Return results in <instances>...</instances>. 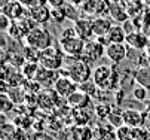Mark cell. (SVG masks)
Segmentation results:
<instances>
[{"mask_svg":"<svg viewBox=\"0 0 150 140\" xmlns=\"http://www.w3.org/2000/svg\"><path fill=\"white\" fill-rule=\"evenodd\" d=\"M58 43H59V48L64 54L69 57H73V58H80L83 54L85 45H86V42L77 36L74 27L64 30Z\"/></svg>","mask_w":150,"mask_h":140,"instance_id":"obj_1","label":"cell"},{"mask_svg":"<svg viewBox=\"0 0 150 140\" xmlns=\"http://www.w3.org/2000/svg\"><path fill=\"white\" fill-rule=\"evenodd\" d=\"M28 12L27 8H24L21 3H18L16 0H13V2H11L9 5H6L5 8H2V14H5L8 18H11L12 21H18V19H21L23 16H25Z\"/></svg>","mask_w":150,"mask_h":140,"instance_id":"obj_15","label":"cell"},{"mask_svg":"<svg viewBox=\"0 0 150 140\" xmlns=\"http://www.w3.org/2000/svg\"><path fill=\"white\" fill-rule=\"evenodd\" d=\"M48 2L49 0H34L36 5H46V6H48Z\"/></svg>","mask_w":150,"mask_h":140,"instance_id":"obj_39","label":"cell"},{"mask_svg":"<svg viewBox=\"0 0 150 140\" xmlns=\"http://www.w3.org/2000/svg\"><path fill=\"white\" fill-rule=\"evenodd\" d=\"M77 90H79V85L74 81H71L69 76H61V75H59L58 81L54 85V91L62 98H69Z\"/></svg>","mask_w":150,"mask_h":140,"instance_id":"obj_7","label":"cell"},{"mask_svg":"<svg viewBox=\"0 0 150 140\" xmlns=\"http://www.w3.org/2000/svg\"><path fill=\"white\" fill-rule=\"evenodd\" d=\"M28 140H52V139H51V136L46 134L45 131H36V133H33V134L28 137Z\"/></svg>","mask_w":150,"mask_h":140,"instance_id":"obj_34","label":"cell"},{"mask_svg":"<svg viewBox=\"0 0 150 140\" xmlns=\"http://www.w3.org/2000/svg\"><path fill=\"white\" fill-rule=\"evenodd\" d=\"M71 139L73 140H91L92 133L86 125H79L71 131Z\"/></svg>","mask_w":150,"mask_h":140,"instance_id":"obj_20","label":"cell"},{"mask_svg":"<svg viewBox=\"0 0 150 140\" xmlns=\"http://www.w3.org/2000/svg\"><path fill=\"white\" fill-rule=\"evenodd\" d=\"M123 122L131 128H138L143 125V115L135 109H125L123 110Z\"/></svg>","mask_w":150,"mask_h":140,"instance_id":"obj_17","label":"cell"},{"mask_svg":"<svg viewBox=\"0 0 150 140\" xmlns=\"http://www.w3.org/2000/svg\"><path fill=\"white\" fill-rule=\"evenodd\" d=\"M39 64L42 67H45V69L59 72L62 69V64H64V55L61 54V51L58 48L51 46V48H48V49L40 52Z\"/></svg>","mask_w":150,"mask_h":140,"instance_id":"obj_4","label":"cell"},{"mask_svg":"<svg viewBox=\"0 0 150 140\" xmlns=\"http://www.w3.org/2000/svg\"><path fill=\"white\" fill-rule=\"evenodd\" d=\"M13 109V102L12 98L6 94V92H2V113L6 115L8 112H11Z\"/></svg>","mask_w":150,"mask_h":140,"instance_id":"obj_29","label":"cell"},{"mask_svg":"<svg viewBox=\"0 0 150 140\" xmlns=\"http://www.w3.org/2000/svg\"><path fill=\"white\" fill-rule=\"evenodd\" d=\"M64 12H66L67 19H71V21H74V23L79 19V11H77V6H74V5L67 3L66 6H64Z\"/></svg>","mask_w":150,"mask_h":140,"instance_id":"obj_28","label":"cell"},{"mask_svg":"<svg viewBox=\"0 0 150 140\" xmlns=\"http://www.w3.org/2000/svg\"><path fill=\"white\" fill-rule=\"evenodd\" d=\"M11 24H12V19L8 18L5 14H0V30H2V31H8Z\"/></svg>","mask_w":150,"mask_h":140,"instance_id":"obj_33","label":"cell"},{"mask_svg":"<svg viewBox=\"0 0 150 140\" xmlns=\"http://www.w3.org/2000/svg\"><path fill=\"white\" fill-rule=\"evenodd\" d=\"M59 77V72H55V70H49V69H45V67H39L37 70V75L34 77V81L39 82L43 88H54L55 82L58 81Z\"/></svg>","mask_w":150,"mask_h":140,"instance_id":"obj_8","label":"cell"},{"mask_svg":"<svg viewBox=\"0 0 150 140\" xmlns=\"http://www.w3.org/2000/svg\"><path fill=\"white\" fill-rule=\"evenodd\" d=\"M79 90H80V91H83L85 94H88V95L92 98V97H95V95H97L98 87H97L92 81H88V82H85V84L79 85Z\"/></svg>","mask_w":150,"mask_h":140,"instance_id":"obj_27","label":"cell"},{"mask_svg":"<svg viewBox=\"0 0 150 140\" xmlns=\"http://www.w3.org/2000/svg\"><path fill=\"white\" fill-rule=\"evenodd\" d=\"M115 136L117 140H132L134 139V128L128 127V125H122V127L116 128Z\"/></svg>","mask_w":150,"mask_h":140,"instance_id":"obj_25","label":"cell"},{"mask_svg":"<svg viewBox=\"0 0 150 140\" xmlns=\"http://www.w3.org/2000/svg\"><path fill=\"white\" fill-rule=\"evenodd\" d=\"M112 27H113V23H112L110 18H107V16H95V18H92V31H94V36H97L98 39L100 37H105Z\"/></svg>","mask_w":150,"mask_h":140,"instance_id":"obj_12","label":"cell"},{"mask_svg":"<svg viewBox=\"0 0 150 140\" xmlns=\"http://www.w3.org/2000/svg\"><path fill=\"white\" fill-rule=\"evenodd\" d=\"M67 2H69L70 5H74V6H77V8H79L80 5L83 6L85 3H86V2H88V0H67Z\"/></svg>","mask_w":150,"mask_h":140,"instance_id":"obj_37","label":"cell"},{"mask_svg":"<svg viewBox=\"0 0 150 140\" xmlns=\"http://www.w3.org/2000/svg\"><path fill=\"white\" fill-rule=\"evenodd\" d=\"M109 15L115 19V21H117V23H125L126 19H128V14L125 12V9H123L122 6L119 8L117 3H112Z\"/></svg>","mask_w":150,"mask_h":140,"instance_id":"obj_21","label":"cell"},{"mask_svg":"<svg viewBox=\"0 0 150 140\" xmlns=\"http://www.w3.org/2000/svg\"><path fill=\"white\" fill-rule=\"evenodd\" d=\"M74 30L77 33V36L80 39H83L85 42H89V39L94 36L92 31V19H86V18H79L74 23Z\"/></svg>","mask_w":150,"mask_h":140,"instance_id":"obj_14","label":"cell"},{"mask_svg":"<svg viewBox=\"0 0 150 140\" xmlns=\"http://www.w3.org/2000/svg\"><path fill=\"white\" fill-rule=\"evenodd\" d=\"M134 81L140 87H144L146 90H150V67H147V66L140 67L134 73Z\"/></svg>","mask_w":150,"mask_h":140,"instance_id":"obj_19","label":"cell"},{"mask_svg":"<svg viewBox=\"0 0 150 140\" xmlns=\"http://www.w3.org/2000/svg\"><path fill=\"white\" fill-rule=\"evenodd\" d=\"M125 43H126L128 46L134 48V49H143V48L147 46L149 42H147V37H146L143 33H140V31H134V33H131V34H128V36H126Z\"/></svg>","mask_w":150,"mask_h":140,"instance_id":"obj_18","label":"cell"},{"mask_svg":"<svg viewBox=\"0 0 150 140\" xmlns=\"http://www.w3.org/2000/svg\"><path fill=\"white\" fill-rule=\"evenodd\" d=\"M28 15L37 23V26H43L51 19V8L46 5H33L28 8Z\"/></svg>","mask_w":150,"mask_h":140,"instance_id":"obj_11","label":"cell"},{"mask_svg":"<svg viewBox=\"0 0 150 140\" xmlns=\"http://www.w3.org/2000/svg\"><path fill=\"white\" fill-rule=\"evenodd\" d=\"M66 18H67V16H66V12H64V8L51 9V19H54L57 24H61Z\"/></svg>","mask_w":150,"mask_h":140,"instance_id":"obj_30","label":"cell"},{"mask_svg":"<svg viewBox=\"0 0 150 140\" xmlns=\"http://www.w3.org/2000/svg\"><path fill=\"white\" fill-rule=\"evenodd\" d=\"M128 45L126 43H110L105 48V55L113 64H119L126 58Z\"/></svg>","mask_w":150,"mask_h":140,"instance_id":"obj_10","label":"cell"},{"mask_svg":"<svg viewBox=\"0 0 150 140\" xmlns=\"http://www.w3.org/2000/svg\"><path fill=\"white\" fill-rule=\"evenodd\" d=\"M23 58H24V61L25 63H37L39 64V58H40V51L25 45L24 49H23Z\"/></svg>","mask_w":150,"mask_h":140,"instance_id":"obj_22","label":"cell"},{"mask_svg":"<svg viewBox=\"0 0 150 140\" xmlns=\"http://www.w3.org/2000/svg\"><path fill=\"white\" fill-rule=\"evenodd\" d=\"M16 2H18V3H21V5H23L24 8H27V9H28V8H31V6L34 5V0H16Z\"/></svg>","mask_w":150,"mask_h":140,"instance_id":"obj_36","label":"cell"},{"mask_svg":"<svg viewBox=\"0 0 150 140\" xmlns=\"http://www.w3.org/2000/svg\"><path fill=\"white\" fill-rule=\"evenodd\" d=\"M112 81H113V69L110 66L100 64L95 67L92 72V82L100 88V90H107L112 88Z\"/></svg>","mask_w":150,"mask_h":140,"instance_id":"obj_5","label":"cell"},{"mask_svg":"<svg viewBox=\"0 0 150 140\" xmlns=\"http://www.w3.org/2000/svg\"><path fill=\"white\" fill-rule=\"evenodd\" d=\"M126 36H128V34H126V31L123 30L122 26L113 24V27L110 28V31L107 33V36H105V37H100L98 41H100L103 45L109 46L110 43H125Z\"/></svg>","mask_w":150,"mask_h":140,"instance_id":"obj_9","label":"cell"},{"mask_svg":"<svg viewBox=\"0 0 150 140\" xmlns=\"http://www.w3.org/2000/svg\"><path fill=\"white\" fill-rule=\"evenodd\" d=\"M66 2H67V0H49V2H48V6H49L51 9L64 8V6H66Z\"/></svg>","mask_w":150,"mask_h":140,"instance_id":"obj_35","label":"cell"},{"mask_svg":"<svg viewBox=\"0 0 150 140\" xmlns=\"http://www.w3.org/2000/svg\"><path fill=\"white\" fill-rule=\"evenodd\" d=\"M91 102V97L88 94H85L83 91L77 90L74 94H71L67 98V104L73 109V110H82V109H86L89 106Z\"/></svg>","mask_w":150,"mask_h":140,"instance_id":"obj_13","label":"cell"},{"mask_svg":"<svg viewBox=\"0 0 150 140\" xmlns=\"http://www.w3.org/2000/svg\"><path fill=\"white\" fill-rule=\"evenodd\" d=\"M58 97H59V95L54 91V88H52V90H48V91H46V90H45V91H40L39 98H37L39 106H40L42 109H45V110H51V109L55 106Z\"/></svg>","mask_w":150,"mask_h":140,"instance_id":"obj_16","label":"cell"},{"mask_svg":"<svg viewBox=\"0 0 150 140\" xmlns=\"http://www.w3.org/2000/svg\"><path fill=\"white\" fill-rule=\"evenodd\" d=\"M25 45L37 49V51H45L52 46V34L42 26H37L34 30H31L25 36Z\"/></svg>","mask_w":150,"mask_h":140,"instance_id":"obj_3","label":"cell"},{"mask_svg":"<svg viewBox=\"0 0 150 140\" xmlns=\"http://www.w3.org/2000/svg\"><path fill=\"white\" fill-rule=\"evenodd\" d=\"M11 2H13V0H0V8H5V6L9 5Z\"/></svg>","mask_w":150,"mask_h":140,"instance_id":"obj_38","label":"cell"},{"mask_svg":"<svg viewBox=\"0 0 150 140\" xmlns=\"http://www.w3.org/2000/svg\"><path fill=\"white\" fill-rule=\"evenodd\" d=\"M110 113H112V107L107 104V103H98V104H95V115L100 119H109Z\"/></svg>","mask_w":150,"mask_h":140,"instance_id":"obj_26","label":"cell"},{"mask_svg":"<svg viewBox=\"0 0 150 140\" xmlns=\"http://www.w3.org/2000/svg\"><path fill=\"white\" fill-rule=\"evenodd\" d=\"M132 97L135 98V100H138V102H144V100L147 98V90L144 88V87H135L134 90H132Z\"/></svg>","mask_w":150,"mask_h":140,"instance_id":"obj_31","label":"cell"},{"mask_svg":"<svg viewBox=\"0 0 150 140\" xmlns=\"http://www.w3.org/2000/svg\"><path fill=\"white\" fill-rule=\"evenodd\" d=\"M39 67H40V64H37V63H23V75H24V77L27 79V81H34V77H36V75H37V70H39Z\"/></svg>","mask_w":150,"mask_h":140,"instance_id":"obj_23","label":"cell"},{"mask_svg":"<svg viewBox=\"0 0 150 140\" xmlns=\"http://www.w3.org/2000/svg\"><path fill=\"white\" fill-rule=\"evenodd\" d=\"M109 122H110V125L115 127V128H119V127L125 125V122H123V110L119 109V107L112 109V113H110V116H109Z\"/></svg>","mask_w":150,"mask_h":140,"instance_id":"obj_24","label":"cell"},{"mask_svg":"<svg viewBox=\"0 0 150 140\" xmlns=\"http://www.w3.org/2000/svg\"><path fill=\"white\" fill-rule=\"evenodd\" d=\"M83 109L82 110H74V119H76V122L77 125H86V122L89 121V116L86 115H83Z\"/></svg>","mask_w":150,"mask_h":140,"instance_id":"obj_32","label":"cell"},{"mask_svg":"<svg viewBox=\"0 0 150 140\" xmlns=\"http://www.w3.org/2000/svg\"><path fill=\"white\" fill-rule=\"evenodd\" d=\"M59 75L61 76H69L71 81H74L77 85H82L85 82H88L89 79L92 77V70H91V66L88 63H85L83 60L77 58V60H73L71 64L66 70L61 69Z\"/></svg>","mask_w":150,"mask_h":140,"instance_id":"obj_2","label":"cell"},{"mask_svg":"<svg viewBox=\"0 0 150 140\" xmlns=\"http://www.w3.org/2000/svg\"><path fill=\"white\" fill-rule=\"evenodd\" d=\"M105 48L100 41L98 42H86L85 45V49H83V54L80 57V60H83L85 63H88L89 66H92L97 60H100L103 55H105Z\"/></svg>","mask_w":150,"mask_h":140,"instance_id":"obj_6","label":"cell"}]
</instances>
